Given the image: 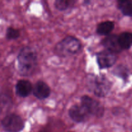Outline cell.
Here are the masks:
<instances>
[{
	"label": "cell",
	"mask_w": 132,
	"mask_h": 132,
	"mask_svg": "<svg viewBox=\"0 0 132 132\" xmlns=\"http://www.w3.org/2000/svg\"><path fill=\"white\" fill-rule=\"evenodd\" d=\"M117 59L116 54L109 50H104L97 54V61L100 69L112 67L116 63Z\"/></svg>",
	"instance_id": "cell-6"
},
{
	"label": "cell",
	"mask_w": 132,
	"mask_h": 132,
	"mask_svg": "<svg viewBox=\"0 0 132 132\" xmlns=\"http://www.w3.org/2000/svg\"><path fill=\"white\" fill-rule=\"evenodd\" d=\"M17 61L19 73L23 76H30L37 67V52L31 46H24L19 51Z\"/></svg>",
	"instance_id": "cell-1"
},
{
	"label": "cell",
	"mask_w": 132,
	"mask_h": 132,
	"mask_svg": "<svg viewBox=\"0 0 132 132\" xmlns=\"http://www.w3.org/2000/svg\"><path fill=\"white\" fill-rule=\"evenodd\" d=\"M82 45L74 36H68L59 41L55 47V52L61 57H67L77 54L81 50Z\"/></svg>",
	"instance_id": "cell-3"
},
{
	"label": "cell",
	"mask_w": 132,
	"mask_h": 132,
	"mask_svg": "<svg viewBox=\"0 0 132 132\" xmlns=\"http://www.w3.org/2000/svg\"><path fill=\"white\" fill-rule=\"evenodd\" d=\"M102 45L114 54H119L122 51L119 41V36L116 34H110L106 36L101 42Z\"/></svg>",
	"instance_id": "cell-8"
},
{
	"label": "cell",
	"mask_w": 132,
	"mask_h": 132,
	"mask_svg": "<svg viewBox=\"0 0 132 132\" xmlns=\"http://www.w3.org/2000/svg\"><path fill=\"white\" fill-rule=\"evenodd\" d=\"M89 90L97 97H104L112 88V83L104 75H89L87 81Z\"/></svg>",
	"instance_id": "cell-2"
},
{
	"label": "cell",
	"mask_w": 132,
	"mask_h": 132,
	"mask_svg": "<svg viewBox=\"0 0 132 132\" xmlns=\"http://www.w3.org/2000/svg\"><path fill=\"white\" fill-rule=\"evenodd\" d=\"M76 2V1L72 0H56L54 2V6L55 9L59 11H64Z\"/></svg>",
	"instance_id": "cell-15"
},
{
	"label": "cell",
	"mask_w": 132,
	"mask_h": 132,
	"mask_svg": "<svg viewBox=\"0 0 132 132\" xmlns=\"http://www.w3.org/2000/svg\"><path fill=\"white\" fill-rule=\"evenodd\" d=\"M15 93L21 97H27L33 91V87L28 80L21 79L17 82L15 86Z\"/></svg>",
	"instance_id": "cell-10"
},
{
	"label": "cell",
	"mask_w": 132,
	"mask_h": 132,
	"mask_svg": "<svg viewBox=\"0 0 132 132\" xmlns=\"http://www.w3.org/2000/svg\"><path fill=\"white\" fill-rule=\"evenodd\" d=\"M112 73L126 81L129 77V70L124 64H119L112 70Z\"/></svg>",
	"instance_id": "cell-14"
},
{
	"label": "cell",
	"mask_w": 132,
	"mask_h": 132,
	"mask_svg": "<svg viewBox=\"0 0 132 132\" xmlns=\"http://www.w3.org/2000/svg\"><path fill=\"white\" fill-rule=\"evenodd\" d=\"M114 23L112 21L101 22L97 25L96 32L100 36H108L114 28Z\"/></svg>",
	"instance_id": "cell-11"
},
{
	"label": "cell",
	"mask_w": 132,
	"mask_h": 132,
	"mask_svg": "<svg viewBox=\"0 0 132 132\" xmlns=\"http://www.w3.org/2000/svg\"><path fill=\"white\" fill-rule=\"evenodd\" d=\"M117 7L124 15L132 17L131 0H119L117 1Z\"/></svg>",
	"instance_id": "cell-13"
},
{
	"label": "cell",
	"mask_w": 132,
	"mask_h": 132,
	"mask_svg": "<svg viewBox=\"0 0 132 132\" xmlns=\"http://www.w3.org/2000/svg\"><path fill=\"white\" fill-rule=\"evenodd\" d=\"M68 115L71 119L77 123L85 122L90 116L83 106L77 104H74L70 107L68 110Z\"/></svg>",
	"instance_id": "cell-7"
},
{
	"label": "cell",
	"mask_w": 132,
	"mask_h": 132,
	"mask_svg": "<svg viewBox=\"0 0 132 132\" xmlns=\"http://www.w3.org/2000/svg\"><path fill=\"white\" fill-rule=\"evenodd\" d=\"M1 126L6 132H19L23 130L24 123L21 117L15 113H9L1 120Z\"/></svg>",
	"instance_id": "cell-4"
},
{
	"label": "cell",
	"mask_w": 132,
	"mask_h": 132,
	"mask_svg": "<svg viewBox=\"0 0 132 132\" xmlns=\"http://www.w3.org/2000/svg\"><path fill=\"white\" fill-rule=\"evenodd\" d=\"M119 41L122 50H128L132 46V33L130 32H122L119 36Z\"/></svg>",
	"instance_id": "cell-12"
},
{
	"label": "cell",
	"mask_w": 132,
	"mask_h": 132,
	"mask_svg": "<svg viewBox=\"0 0 132 132\" xmlns=\"http://www.w3.org/2000/svg\"><path fill=\"white\" fill-rule=\"evenodd\" d=\"M20 36V32L18 29L9 27L6 30V37L9 40L16 39Z\"/></svg>",
	"instance_id": "cell-16"
},
{
	"label": "cell",
	"mask_w": 132,
	"mask_h": 132,
	"mask_svg": "<svg viewBox=\"0 0 132 132\" xmlns=\"http://www.w3.org/2000/svg\"><path fill=\"white\" fill-rule=\"evenodd\" d=\"M32 93L36 98L40 100H43L50 96L51 90L48 85L44 81H38L34 86Z\"/></svg>",
	"instance_id": "cell-9"
},
{
	"label": "cell",
	"mask_w": 132,
	"mask_h": 132,
	"mask_svg": "<svg viewBox=\"0 0 132 132\" xmlns=\"http://www.w3.org/2000/svg\"><path fill=\"white\" fill-rule=\"evenodd\" d=\"M39 132H46V131H39Z\"/></svg>",
	"instance_id": "cell-17"
},
{
	"label": "cell",
	"mask_w": 132,
	"mask_h": 132,
	"mask_svg": "<svg viewBox=\"0 0 132 132\" xmlns=\"http://www.w3.org/2000/svg\"><path fill=\"white\" fill-rule=\"evenodd\" d=\"M81 105L85 108L88 113L98 118L103 116L104 108L103 106L95 99L88 95H83L81 98Z\"/></svg>",
	"instance_id": "cell-5"
},
{
	"label": "cell",
	"mask_w": 132,
	"mask_h": 132,
	"mask_svg": "<svg viewBox=\"0 0 132 132\" xmlns=\"http://www.w3.org/2000/svg\"><path fill=\"white\" fill-rule=\"evenodd\" d=\"M70 132H71V131H70Z\"/></svg>",
	"instance_id": "cell-18"
}]
</instances>
